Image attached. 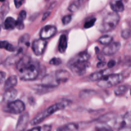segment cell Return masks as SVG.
Segmentation results:
<instances>
[{
	"label": "cell",
	"instance_id": "1",
	"mask_svg": "<svg viewBox=\"0 0 131 131\" xmlns=\"http://www.w3.org/2000/svg\"><path fill=\"white\" fill-rule=\"evenodd\" d=\"M16 69L20 79L23 81L34 80L39 74V63L29 56H23L16 64Z\"/></svg>",
	"mask_w": 131,
	"mask_h": 131
},
{
	"label": "cell",
	"instance_id": "2",
	"mask_svg": "<svg viewBox=\"0 0 131 131\" xmlns=\"http://www.w3.org/2000/svg\"><path fill=\"white\" fill-rule=\"evenodd\" d=\"M70 101H68V100H65V101H61V102H58V103L54 104L52 105V106H49L47 109L45 110L42 112L40 113L39 114L35 116L30 122V124L32 125H36L39 124L40 123L42 122L43 120L49 116L52 115V114L54 113L55 112L60 110H63L64 108L69 106L70 104Z\"/></svg>",
	"mask_w": 131,
	"mask_h": 131
},
{
	"label": "cell",
	"instance_id": "3",
	"mask_svg": "<svg viewBox=\"0 0 131 131\" xmlns=\"http://www.w3.org/2000/svg\"><path fill=\"white\" fill-rule=\"evenodd\" d=\"M120 15L116 12H110L102 19L99 29L101 32L106 33L113 30L120 21Z\"/></svg>",
	"mask_w": 131,
	"mask_h": 131
},
{
	"label": "cell",
	"instance_id": "4",
	"mask_svg": "<svg viewBox=\"0 0 131 131\" xmlns=\"http://www.w3.org/2000/svg\"><path fill=\"white\" fill-rule=\"evenodd\" d=\"M124 79L122 74H112L106 75L97 82V85L101 88H110L121 83Z\"/></svg>",
	"mask_w": 131,
	"mask_h": 131
},
{
	"label": "cell",
	"instance_id": "5",
	"mask_svg": "<svg viewBox=\"0 0 131 131\" xmlns=\"http://www.w3.org/2000/svg\"><path fill=\"white\" fill-rule=\"evenodd\" d=\"M69 66L74 74L82 75L86 72L87 69L90 66V64L88 61H79L72 58L69 61Z\"/></svg>",
	"mask_w": 131,
	"mask_h": 131
},
{
	"label": "cell",
	"instance_id": "6",
	"mask_svg": "<svg viewBox=\"0 0 131 131\" xmlns=\"http://www.w3.org/2000/svg\"><path fill=\"white\" fill-rule=\"evenodd\" d=\"M24 110H25V105L24 102L20 100H16L13 102H9L5 109L6 112L12 114L22 113Z\"/></svg>",
	"mask_w": 131,
	"mask_h": 131
},
{
	"label": "cell",
	"instance_id": "7",
	"mask_svg": "<svg viewBox=\"0 0 131 131\" xmlns=\"http://www.w3.org/2000/svg\"><path fill=\"white\" fill-rule=\"evenodd\" d=\"M47 46V42L46 40L37 39L34 40L32 43L31 48L33 52L37 56H40L43 53Z\"/></svg>",
	"mask_w": 131,
	"mask_h": 131
},
{
	"label": "cell",
	"instance_id": "8",
	"mask_svg": "<svg viewBox=\"0 0 131 131\" xmlns=\"http://www.w3.org/2000/svg\"><path fill=\"white\" fill-rule=\"evenodd\" d=\"M57 32V28L54 26L47 25L41 29L40 36L41 39L46 40L53 37Z\"/></svg>",
	"mask_w": 131,
	"mask_h": 131
},
{
	"label": "cell",
	"instance_id": "9",
	"mask_svg": "<svg viewBox=\"0 0 131 131\" xmlns=\"http://www.w3.org/2000/svg\"><path fill=\"white\" fill-rule=\"evenodd\" d=\"M30 36L29 34H24L19 40L18 42V50L17 53L22 54L24 51L28 48L30 45Z\"/></svg>",
	"mask_w": 131,
	"mask_h": 131
},
{
	"label": "cell",
	"instance_id": "10",
	"mask_svg": "<svg viewBox=\"0 0 131 131\" xmlns=\"http://www.w3.org/2000/svg\"><path fill=\"white\" fill-rule=\"evenodd\" d=\"M29 116L28 113H24L19 116L17 124L15 131H25L29 122Z\"/></svg>",
	"mask_w": 131,
	"mask_h": 131
},
{
	"label": "cell",
	"instance_id": "11",
	"mask_svg": "<svg viewBox=\"0 0 131 131\" xmlns=\"http://www.w3.org/2000/svg\"><path fill=\"white\" fill-rule=\"evenodd\" d=\"M118 131H131V111L124 115Z\"/></svg>",
	"mask_w": 131,
	"mask_h": 131
},
{
	"label": "cell",
	"instance_id": "12",
	"mask_svg": "<svg viewBox=\"0 0 131 131\" xmlns=\"http://www.w3.org/2000/svg\"><path fill=\"white\" fill-rule=\"evenodd\" d=\"M120 47L121 43L120 42H113L104 47L102 49V53L106 56H111L116 53L120 50Z\"/></svg>",
	"mask_w": 131,
	"mask_h": 131
},
{
	"label": "cell",
	"instance_id": "13",
	"mask_svg": "<svg viewBox=\"0 0 131 131\" xmlns=\"http://www.w3.org/2000/svg\"><path fill=\"white\" fill-rule=\"evenodd\" d=\"M44 86L49 88H56L59 83H58L54 74H49L46 75L42 80V84Z\"/></svg>",
	"mask_w": 131,
	"mask_h": 131
},
{
	"label": "cell",
	"instance_id": "14",
	"mask_svg": "<svg viewBox=\"0 0 131 131\" xmlns=\"http://www.w3.org/2000/svg\"><path fill=\"white\" fill-rule=\"evenodd\" d=\"M116 116H117V115L116 114L110 113L105 114L103 116H101L97 121L100 124H107V126L110 127V122H116Z\"/></svg>",
	"mask_w": 131,
	"mask_h": 131
},
{
	"label": "cell",
	"instance_id": "15",
	"mask_svg": "<svg viewBox=\"0 0 131 131\" xmlns=\"http://www.w3.org/2000/svg\"><path fill=\"white\" fill-rule=\"evenodd\" d=\"M56 79L58 83H65L69 80L70 76V74L65 70H59L55 72L54 74Z\"/></svg>",
	"mask_w": 131,
	"mask_h": 131
},
{
	"label": "cell",
	"instance_id": "16",
	"mask_svg": "<svg viewBox=\"0 0 131 131\" xmlns=\"http://www.w3.org/2000/svg\"><path fill=\"white\" fill-rule=\"evenodd\" d=\"M17 95V91L15 88H11L10 90L5 91V92L3 94V99L5 102H11L14 101L15 97Z\"/></svg>",
	"mask_w": 131,
	"mask_h": 131
},
{
	"label": "cell",
	"instance_id": "17",
	"mask_svg": "<svg viewBox=\"0 0 131 131\" xmlns=\"http://www.w3.org/2000/svg\"><path fill=\"white\" fill-rule=\"evenodd\" d=\"M107 72H108V69H104L101 71L96 72L90 75L89 79L92 81H99L102 79L104 77L106 76Z\"/></svg>",
	"mask_w": 131,
	"mask_h": 131
},
{
	"label": "cell",
	"instance_id": "18",
	"mask_svg": "<svg viewBox=\"0 0 131 131\" xmlns=\"http://www.w3.org/2000/svg\"><path fill=\"white\" fill-rule=\"evenodd\" d=\"M17 26V20L11 17H8L5 19L3 23V28L6 30L14 29Z\"/></svg>",
	"mask_w": 131,
	"mask_h": 131
},
{
	"label": "cell",
	"instance_id": "19",
	"mask_svg": "<svg viewBox=\"0 0 131 131\" xmlns=\"http://www.w3.org/2000/svg\"><path fill=\"white\" fill-rule=\"evenodd\" d=\"M17 84V78L15 75H11L5 81L4 88L5 91H6L11 88H14V86H15Z\"/></svg>",
	"mask_w": 131,
	"mask_h": 131
},
{
	"label": "cell",
	"instance_id": "20",
	"mask_svg": "<svg viewBox=\"0 0 131 131\" xmlns=\"http://www.w3.org/2000/svg\"><path fill=\"white\" fill-rule=\"evenodd\" d=\"M111 8L113 10L114 12H122L124 10V5L122 1H112L110 3Z\"/></svg>",
	"mask_w": 131,
	"mask_h": 131
},
{
	"label": "cell",
	"instance_id": "21",
	"mask_svg": "<svg viewBox=\"0 0 131 131\" xmlns=\"http://www.w3.org/2000/svg\"><path fill=\"white\" fill-rule=\"evenodd\" d=\"M67 37L65 35H61L59 39L58 43V50L60 52L63 53L65 52L67 48Z\"/></svg>",
	"mask_w": 131,
	"mask_h": 131
},
{
	"label": "cell",
	"instance_id": "22",
	"mask_svg": "<svg viewBox=\"0 0 131 131\" xmlns=\"http://www.w3.org/2000/svg\"><path fill=\"white\" fill-rule=\"evenodd\" d=\"M20 56H21V54H19L18 53H17L15 55L10 56L6 59V60L4 62V65H6V66H10V65H14L15 63L17 64L18 61L20 60V59L21 58Z\"/></svg>",
	"mask_w": 131,
	"mask_h": 131
},
{
	"label": "cell",
	"instance_id": "23",
	"mask_svg": "<svg viewBox=\"0 0 131 131\" xmlns=\"http://www.w3.org/2000/svg\"><path fill=\"white\" fill-rule=\"evenodd\" d=\"M78 125L76 124L69 123L58 127L56 131H78Z\"/></svg>",
	"mask_w": 131,
	"mask_h": 131
},
{
	"label": "cell",
	"instance_id": "24",
	"mask_svg": "<svg viewBox=\"0 0 131 131\" xmlns=\"http://www.w3.org/2000/svg\"><path fill=\"white\" fill-rule=\"evenodd\" d=\"M113 40V37L110 35H104L100 37L98 39V42L103 45H109L112 43V41Z\"/></svg>",
	"mask_w": 131,
	"mask_h": 131
},
{
	"label": "cell",
	"instance_id": "25",
	"mask_svg": "<svg viewBox=\"0 0 131 131\" xmlns=\"http://www.w3.org/2000/svg\"><path fill=\"white\" fill-rule=\"evenodd\" d=\"M128 86L127 85H121L116 87L114 90L115 95L116 96H121L125 94L128 90Z\"/></svg>",
	"mask_w": 131,
	"mask_h": 131
},
{
	"label": "cell",
	"instance_id": "26",
	"mask_svg": "<svg viewBox=\"0 0 131 131\" xmlns=\"http://www.w3.org/2000/svg\"><path fill=\"white\" fill-rule=\"evenodd\" d=\"M1 48L5 49L9 52H14L15 51V48L13 45L8 42L6 40H3L1 42Z\"/></svg>",
	"mask_w": 131,
	"mask_h": 131
},
{
	"label": "cell",
	"instance_id": "27",
	"mask_svg": "<svg viewBox=\"0 0 131 131\" xmlns=\"http://www.w3.org/2000/svg\"><path fill=\"white\" fill-rule=\"evenodd\" d=\"M80 1H73V2L70 3L69 5V7H68V10L72 12H75L77 10L79 9V6H80Z\"/></svg>",
	"mask_w": 131,
	"mask_h": 131
},
{
	"label": "cell",
	"instance_id": "28",
	"mask_svg": "<svg viewBox=\"0 0 131 131\" xmlns=\"http://www.w3.org/2000/svg\"><path fill=\"white\" fill-rule=\"evenodd\" d=\"M95 91L92 90H84L83 91H81V92L79 93V97L81 98H85V97L93 95L95 94Z\"/></svg>",
	"mask_w": 131,
	"mask_h": 131
},
{
	"label": "cell",
	"instance_id": "29",
	"mask_svg": "<svg viewBox=\"0 0 131 131\" xmlns=\"http://www.w3.org/2000/svg\"><path fill=\"white\" fill-rule=\"evenodd\" d=\"M121 36L124 39H129L131 37V29H124L122 31Z\"/></svg>",
	"mask_w": 131,
	"mask_h": 131
},
{
	"label": "cell",
	"instance_id": "30",
	"mask_svg": "<svg viewBox=\"0 0 131 131\" xmlns=\"http://www.w3.org/2000/svg\"><path fill=\"white\" fill-rule=\"evenodd\" d=\"M95 22H96V18L95 17L92 18V19L86 20L84 24V28H86V29H88V28H92V27H93V26H94Z\"/></svg>",
	"mask_w": 131,
	"mask_h": 131
},
{
	"label": "cell",
	"instance_id": "31",
	"mask_svg": "<svg viewBox=\"0 0 131 131\" xmlns=\"http://www.w3.org/2000/svg\"><path fill=\"white\" fill-rule=\"evenodd\" d=\"M72 19V17L71 15H65V16H63L62 17V23L63 25H67L68 24L71 22Z\"/></svg>",
	"mask_w": 131,
	"mask_h": 131
},
{
	"label": "cell",
	"instance_id": "32",
	"mask_svg": "<svg viewBox=\"0 0 131 131\" xmlns=\"http://www.w3.org/2000/svg\"><path fill=\"white\" fill-rule=\"evenodd\" d=\"M16 28L19 30H22L24 28V20H21V19L17 18V26Z\"/></svg>",
	"mask_w": 131,
	"mask_h": 131
},
{
	"label": "cell",
	"instance_id": "33",
	"mask_svg": "<svg viewBox=\"0 0 131 131\" xmlns=\"http://www.w3.org/2000/svg\"><path fill=\"white\" fill-rule=\"evenodd\" d=\"M62 63L61 60L58 58H53L49 61V63L52 65H60Z\"/></svg>",
	"mask_w": 131,
	"mask_h": 131
},
{
	"label": "cell",
	"instance_id": "34",
	"mask_svg": "<svg viewBox=\"0 0 131 131\" xmlns=\"http://www.w3.org/2000/svg\"><path fill=\"white\" fill-rule=\"evenodd\" d=\"M95 131H113L109 127H98L96 128Z\"/></svg>",
	"mask_w": 131,
	"mask_h": 131
},
{
	"label": "cell",
	"instance_id": "35",
	"mask_svg": "<svg viewBox=\"0 0 131 131\" xmlns=\"http://www.w3.org/2000/svg\"><path fill=\"white\" fill-rule=\"evenodd\" d=\"M26 12L25 10H22V11L19 13V17H18V18L21 19V20H24V19H26Z\"/></svg>",
	"mask_w": 131,
	"mask_h": 131
},
{
	"label": "cell",
	"instance_id": "36",
	"mask_svg": "<svg viewBox=\"0 0 131 131\" xmlns=\"http://www.w3.org/2000/svg\"><path fill=\"white\" fill-rule=\"evenodd\" d=\"M5 77H6V74L3 71L0 72V82L1 84L5 82Z\"/></svg>",
	"mask_w": 131,
	"mask_h": 131
},
{
	"label": "cell",
	"instance_id": "37",
	"mask_svg": "<svg viewBox=\"0 0 131 131\" xmlns=\"http://www.w3.org/2000/svg\"><path fill=\"white\" fill-rule=\"evenodd\" d=\"M51 126L48 125H45L41 127V131H51Z\"/></svg>",
	"mask_w": 131,
	"mask_h": 131
},
{
	"label": "cell",
	"instance_id": "38",
	"mask_svg": "<svg viewBox=\"0 0 131 131\" xmlns=\"http://www.w3.org/2000/svg\"><path fill=\"white\" fill-rule=\"evenodd\" d=\"M116 65V61L114 60H111L107 63V67L108 68H112L113 67H115V65Z\"/></svg>",
	"mask_w": 131,
	"mask_h": 131
},
{
	"label": "cell",
	"instance_id": "39",
	"mask_svg": "<svg viewBox=\"0 0 131 131\" xmlns=\"http://www.w3.org/2000/svg\"><path fill=\"white\" fill-rule=\"evenodd\" d=\"M23 3H24L23 1H14V4H15V6L17 8H19Z\"/></svg>",
	"mask_w": 131,
	"mask_h": 131
},
{
	"label": "cell",
	"instance_id": "40",
	"mask_svg": "<svg viewBox=\"0 0 131 131\" xmlns=\"http://www.w3.org/2000/svg\"><path fill=\"white\" fill-rule=\"evenodd\" d=\"M50 15H51V12H46L43 14V17H42V20L44 21L46 19H47V18L49 17V16Z\"/></svg>",
	"mask_w": 131,
	"mask_h": 131
},
{
	"label": "cell",
	"instance_id": "41",
	"mask_svg": "<svg viewBox=\"0 0 131 131\" xmlns=\"http://www.w3.org/2000/svg\"><path fill=\"white\" fill-rule=\"evenodd\" d=\"M106 62L104 61H99V62L97 64V67L98 68H101V67H103L105 66V65H106Z\"/></svg>",
	"mask_w": 131,
	"mask_h": 131
},
{
	"label": "cell",
	"instance_id": "42",
	"mask_svg": "<svg viewBox=\"0 0 131 131\" xmlns=\"http://www.w3.org/2000/svg\"><path fill=\"white\" fill-rule=\"evenodd\" d=\"M27 131H41V127H33V129H29Z\"/></svg>",
	"mask_w": 131,
	"mask_h": 131
},
{
	"label": "cell",
	"instance_id": "43",
	"mask_svg": "<svg viewBox=\"0 0 131 131\" xmlns=\"http://www.w3.org/2000/svg\"><path fill=\"white\" fill-rule=\"evenodd\" d=\"M129 24H130V26L131 27V20L130 22H129Z\"/></svg>",
	"mask_w": 131,
	"mask_h": 131
},
{
	"label": "cell",
	"instance_id": "44",
	"mask_svg": "<svg viewBox=\"0 0 131 131\" xmlns=\"http://www.w3.org/2000/svg\"><path fill=\"white\" fill-rule=\"evenodd\" d=\"M130 95H131V89H130Z\"/></svg>",
	"mask_w": 131,
	"mask_h": 131
}]
</instances>
